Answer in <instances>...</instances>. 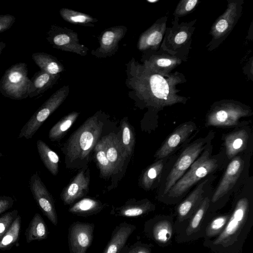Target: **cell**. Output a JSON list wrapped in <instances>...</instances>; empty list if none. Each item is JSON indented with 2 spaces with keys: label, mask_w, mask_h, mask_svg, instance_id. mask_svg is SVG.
Wrapping results in <instances>:
<instances>
[{
  "label": "cell",
  "mask_w": 253,
  "mask_h": 253,
  "mask_svg": "<svg viewBox=\"0 0 253 253\" xmlns=\"http://www.w3.org/2000/svg\"><path fill=\"white\" fill-rule=\"evenodd\" d=\"M28 72L25 63L19 62L11 66L0 79L1 94L13 100H22L29 97L31 80Z\"/></svg>",
  "instance_id": "3"
},
{
  "label": "cell",
  "mask_w": 253,
  "mask_h": 253,
  "mask_svg": "<svg viewBox=\"0 0 253 253\" xmlns=\"http://www.w3.org/2000/svg\"><path fill=\"white\" fill-rule=\"evenodd\" d=\"M29 186L34 199L43 214L52 224L57 226L58 217L54 199L37 171L31 175Z\"/></svg>",
  "instance_id": "7"
},
{
  "label": "cell",
  "mask_w": 253,
  "mask_h": 253,
  "mask_svg": "<svg viewBox=\"0 0 253 253\" xmlns=\"http://www.w3.org/2000/svg\"><path fill=\"white\" fill-rule=\"evenodd\" d=\"M164 168V162L159 160L148 167L139 179L140 186L145 190L150 189L158 178Z\"/></svg>",
  "instance_id": "29"
},
{
  "label": "cell",
  "mask_w": 253,
  "mask_h": 253,
  "mask_svg": "<svg viewBox=\"0 0 253 253\" xmlns=\"http://www.w3.org/2000/svg\"><path fill=\"white\" fill-rule=\"evenodd\" d=\"M3 156V154L0 152V158Z\"/></svg>",
  "instance_id": "44"
},
{
  "label": "cell",
  "mask_w": 253,
  "mask_h": 253,
  "mask_svg": "<svg viewBox=\"0 0 253 253\" xmlns=\"http://www.w3.org/2000/svg\"><path fill=\"white\" fill-rule=\"evenodd\" d=\"M243 168L244 162L240 157H235L230 162L212 197V202L218 201L233 187Z\"/></svg>",
  "instance_id": "14"
},
{
  "label": "cell",
  "mask_w": 253,
  "mask_h": 253,
  "mask_svg": "<svg viewBox=\"0 0 253 253\" xmlns=\"http://www.w3.org/2000/svg\"><path fill=\"white\" fill-rule=\"evenodd\" d=\"M32 58L36 65L43 71L51 75H57L63 70V65L52 55L44 52H35Z\"/></svg>",
  "instance_id": "24"
},
{
  "label": "cell",
  "mask_w": 253,
  "mask_h": 253,
  "mask_svg": "<svg viewBox=\"0 0 253 253\" xmlns=\"http://www.w3.org/2000/svg\"><path fill=\"white\" fill-rule=\"evenodd\" d=\"M106 205L98 200L86 197L75 203L68 210V211L79 216L87 217L96 214L101 211Z\"/></svg>",
  "instance_id": "19"
},
{
  "label": "cell",
  "mask_w": 253,
  "mask_h": 253,
  "mask_svg": "<svg viewBox=\"0 0 253 253\" xmlns=\"http://www.w3.org/2000/svg\"><path fill=\"white\" fill-rule=\"evenodd\" d=\"M181 2L182 5H180L177 12L180 15H183L192 10L195 7L198 0H189L181 1Z\"/></svg>",
  "instance_id": "39"
},
{
  "label": "cell",
  "mask_w": 253,
  "mask_h": 253,
  "mask_svg": "<svg viewBox=\"0 0 253 253\" xmlns=\"http://www.w3.org/2000/svg\"><path fill=\"white\" fill-rule=\"evenodd\" d=\"M136 227L126 221L117 225L102 253H119Z\"/></svg>",
  "instance_id": "16"
},
{
  "label": "cell",
  "mask_w": 253,
  "mask_h": 253,
  "mask_svg": "<svg viewBox=\"0 0 253 253\" xmlns=\"http://www.w3.org/2000/svg\"><path fill=\"white\" fill-rule=\"evenodd\" d=\"M103 126V123L94 115L71 134L61 148L67 168L82 169L88 167L90 154L99 140Z\"/></svg>",
  "instance_id": "1"
},
{
  "label": "cell",
  "mask_w": 253,
  "mask_h": 253,
  "mask_svg": "<svg viewBox=\"0 0 253 253\" xmlns=\"http://www.w3.org/2000/svg\"><path fill=\"white\" fill-rule=\"evenodd\" d=\"M210 200L208 197L203 199L196 212L191 218L186 229V234L190 235L196 232L199 229L210 205Z\"/></svg>",
  "instance_id": "31"
},
{
  "label": "cell",
  "mask_w": 253,
  "mask_h": 253,
  "mask_svg": "<svg viewBox=\"0 0 253 253\" xmlns=\"http://www.w3.org/2000/svg\"><path fill=\"white\" fill-rule=\"evenodd\" d=\"M6 43L2 41H0V55H1L3 49L5 47Z\"/></svg>",
  "instance_id": "43"
},
{
  "label": "cell",
  "mask_w": 253,
  "mask_h": 253,
  "mask_svg": "<svg viewBox=\"0 0 253 253\" xmlns=\"http://www.w3.org/2000/svg\"><path fill=\"white\" fill-rule=\"evenodd\" d=\"M125 32L124 28H112L105 31L102 35L99 52L101 55H107L112 52L119 41L123 37Z\"/></svg>",
  "instance_id": "23"
},
{
  "label": "cell",
  "mask_w": 253,
  "mask_h": 253,
  "mask_svg": "<svg viewBox=\"0 0 253 253\" xmlns=\"http://www.w3.org/2000/svg\"><path fill=\"white\" fill-rule=\"evenodd\" d=\"M94 227L92 223L79 221L70 225L68 233L70 253H86L93 240Z\"/></svg>",
  "instance_id": "8"
},
{
  "label": "cell",
  "mask_w": 253,
  "mask_h": 253,
  "mask_svg": "<svg viewBox=\"0 0 253 253\" xmlns=\"http://www.w3.org/2000/svg\"><path fill=\"white\" fill-rule=\"evenodd\" d=\"M101 138L106 157L113 169L114 174L121 171L127 157L120 138L115 133H110Z\"/></svg>",
  "instance_id": "13"
},
{
  "label": "cell",
  "mask_w": 253,
  "mask_h": 253,
  "mask_svg": "<svg viewBox=\"0 0 253 253\" xmlns=\"http://www.w3.org/2000/svg\"><path fill=\"white\" fill-rule=\"evenodd\" d=\"M187 34L185 31L178 33L174 38V42L176 44H181L185 42L187 39Z\"/></svg>",
  "instance_id": "42"
},
{
  "label": "cell",
  "mask_w": 253,
  "mask_h": 253,
  "mask_svg": "<svg viewBox=\"0 0 253 253\" xmlns=\"http://www.w3.org/2000/svg\"><path fill=\"white\" fill-rule=\"evenodd\" d=\"M59 75H51L43 71L36 72L30 79V98L39 96L56 84Z\"/></svg>",
  "instance_id": "18"
},
{
  "label": "cell",
  "mask_w": 253,
  "mask_h": 253,
  "mask_svg": "<svg viewBox=\"0 0 253 253\" xmlns=\"http://www.w3.org/2000/svg\"><path fill=\"white\" fill-rule=\"evenodd\" d=\"M14 202L13 198L10 196H0V215L10 209Z\"/></svg>",
  "instance_id": "38"
},
{
  "label": "cell",
  "mask_w": 253,
  "mask_h": 253,
  "mask_svg": "<svg viewBox=\"0 0 253 253\" xmlns=\"http://www.w3.org/2000/svg\"><path fill=\"white\" fill-rule=\"evenodd\" d=\"M36 145L39 156L44 166L52 175H57L59 171L58 155L42 140H38Z\"/></svg>",
  "instance_id": "22"
},
{
  "label": "cell",
  "mask_w": 253,
  "mask_h": 253,
  "mask_svg": "<svg viewBox=\"0 0 253 253\" xmlns=\"http://www.w3.org/2000/svg\"><path fill=\"white\" fill-rule=\"evenodd\" d=\"M207 182V180L206 179L199 184L178 206L177 214L180 221H182L188 218L194 211L197 209L203 199L204 186Z\"/></svg>",
  "instance_id": "17"
},
{
  "label": "cell",
  "mask_w": 253,
  "mask_h": 253,
  "mask_svg": "<svg viewBox=\"0 0 253 253\" xmlns=\"http://www.w3.org/2000/svg\"><path fill=\"white\" fill-rule=\"evenodd\" d=\"M93 151L100 177L103 178H108L114 174L113 169L106 157L102 138L96 144Z\"/></svg>",
  "instance_id": "26"
},
{
  "label": "cell",
  "mask_w": 253,
  "mask_h": 253,
  "mask_svg": "<svg viewBox=\"0 0 253 253\" xmlns=\"http://www.w3.org/2000/svg\"><path fill=\"white\" fill-rule=\"evenodd\" d=\"M119 253H151L149 246L140 241L132 245H125Z\"/></svg>",
  "instance_id": "36"
},
{
  "label": "cell",
  "mask_w": 253,
  "mask_h": 253,
  "mask_svg": "<svg viewBox=\"0 0 253 253\" xmlns=\"http://www.w3.org/2000/svg\"><path fill=\"white\" fill-rule=\"evenodd\" d=\"M46 253L40 252V253Z\"/></svg>",
  "instance_id": "45"
},
{
  "label": "cell",
  "mask_w": 253,
  "mask_h": 253,
  "mask_svg": "<svg viewBox=\"0 0 253 253\" xmlns=\"http://www.w3.org/2000/svg\"><path fill=\"white\" fill-rule=\"evenodd\" d=\"M229 218L228 215H222L213 219L207 228V235L211 237L219 234L223 230Z\"/></svg>",
  "instance_id": "34"
},
{
  "label": "cell",
  "mask_w": 253,
  "mask_h": 253,
  "mask_svg": "<svg viewBox=\"0 0 253 253\" xmlns=\"http://www.w3.org/2000/svg\"><path fill=\"white\" fill-rule=\"evenodd\" d=\"M21 227V217L18 214L0 240V250L10 249L18 242Z\"/></svg>",
  "instance_id": "28"
},
{
  "label": "cell",
  "mask_w": 253,
  "mask_h": 253,
  "mask_svg": "<svg viewBox=\"0 0 253 253\" xmlns=\"http://www.w3.org/2000/svg\"><path fill=\"white\" fill-rule=\"evenodd\" d=\"M163 38L162 32L157 29H152L142 36L140 40L139 47L144 48L158 45Z\"/></svg>",
  "instance_id": "33"
},
{
  "label": "cell",
  "mask_w": 253,
  "mask_h": 253,
  "mask_svg": "<svg viewBox=\"0 0 253 253\" xmlns=\"http://www.w3.org/2000/svg\"><path fill=\"white\" fill-rule=\"evenodd\" d=\"M121 141L127 158L133 153L135 145L134 129L127 118H124L121 123Z\"/></svg>",
  "instance_id": "30"
},
{
  "label": "cell",
  "mask_w": 253,
  "mask_h": 253,
  "mask_svg": "<svg viewBox=\"0 0 253 253\" xmlns=\"http://www.w3.org/2000/svg\"><path fill=\"white\" fill-rule=\"evenodd\" d=\"M18 214V211L13 210L0 216V240Z\"/></svg>",
  "instance_id": "35"
},
{
  "label": "cell",
  "mask_w": 253,
  "mask_h": 253,
  "mask_svg": "<svg viewBox=\"0 0 253 253\" xmlns=\"http://www.w3.org/2000/svg\"><path fill=\"white\" fill-rule=\"evenodd\" d=\"M0 179H1V176L0 175Z\"/></svg>",
  "instance_id": "46"
},
{
  "label": "cell",
  "mask_w": 253,
  "mask_h": 253,
  "mask_svg": "<svg viewBox=\"0 0 253 253\" xmlns=\"http://www.w3.org/2000/svg\"><path fill=\"white\" fill-rule=\"evenodd\" d=\"M90 170L87 167L81 169L71 182L65 187L60 198L64 205H71L78 200L82 199L89 191Z\"/></svg>",
  "instance_id": "10"
},
{
  "label": "cell",
  "mask_w": 253,
  "mask_h": 253,
  "mask_svg": "<svg viewBox=\"0 0 253 253\" xmlns=\"http://www.w3.org/2000/svg\"><path fill=\"white\" fill-rule=\"evenodd\" d=\"M229 27V22L227 18H222L218 20L216 23L214 29L215 31L218 34H222L225 32Z\"/></svg>",
  "instance_id": "40"
},
{
  "label": "cell",
  "mask_w": 253,
  "mask_h": 253,
  "mask_svg": "<svg viewBox=\"0 0 253 253\" xmlns=\"http://www.w3.org/2000/svg\"><path fill=\"white\" fill-rule=\"evenodd\" d=\"M196 128L195 124L191 122L180 125L167 138L155 157L159 160L168 156L191 135Z\"/></svg>",
  "instance_id": "12"
},
{
  "label": "cell",
  "mask_w": 253,
  "mask_h": 253,
  "mask_svg": "<svg viewBox=\"0 0 253 253\" xmlns=\"http://www.w3.org/2000/svg\"><path fill=\"white\" fill-rule=\"evenodd\" d=\"M205 139L201 138L188 146L180 154L170 171L165 183L164 194H167L174 184L184 174L204 151Z\"/></svg>",
  "instance_id": "6"
},
{
  "label": "cell",
  "mask_w": 253,
  "mask_h": 253,
  "mask_svg": "<svg viewBox=\"0 0 253 253\" xmlns=\"http://www.w3.org/2000/svg\"><path fill=\"white\" fill-rule=\"evenodd\" d=\"M15 20V17L12 15H0V33L9 29Z\"/></svg>",
  "instance_id": "37"
},
{
  "label": "cell",
  "mask_w": 253,
  "mask_h": 253,
  "mask_svg": "<svg viewBox=\"0 0 253 253\" xmlns=\"http://www.w3.org/2000/svg\"><path fill=\"white\" fill-rule=\"evenodd\" d=\"M248 210V200L246 198L240 199L224 229L214 241L213 245L225 247L232 245L236 241L246 221Z\"/></svg>",
  "instance_id": "5"
},
{
  "label": "cell",
  "mask_w": 253,
  "mask_h": 253,
  "mask_svg": "<svg viewBox=\"0 0 253 253\" xmlns=\"http://www.w3.org/2000/svg\"><path fill=\"white\" fill-rule=\"evenodd\" d=\"M154 208L153 204L147 199L138 201L131 199L121 207H112L110 214L115 216L136 217L148 213Z\"/></svg>",
  "instance_id": "15"
},
{
  "label": "cell",
  "mask_w": 253,
  "mask_h": 253,
  "mask_svg": "<svg viewBox=\"0 0 253 253\" xmlns=\"http://www.w3.org/2000/svg\"><path fill=\"white\" fill-rule=\"evenodd\" d=\"M248 132L239 129L227 134L224 139L226 154L229 159H232L247 147L249 139Z\"/></svg>",
  "instance_id": "20"
},
{
  "label": "cell",
  "mask_w": 253,
  "mask_h": 253,
  "mask_svg": "<svg viewBox=\"0 0 253 253\" xmlns=\"http://www.w3.org/2000/svg\"><path fill=\"white\" fill-rule=\"evenodd\" d=\"M60 14L65 20L73 24L85 25L96 21L89 15L67 8L61 9Z\"/></svg>",
  "instance_id": "32"
},
{
  "label": "cell",
  "mask_w": 253,
  "mask_h": 253,
  "mask_svg": "<svg viewBox=\"0 0 253 253\" xmlns=\"http://www.w3.org/2000/svg\"><path fill=\"white\" fill-rule=\"evenodd\" d=\"M156 64L160 67L167 68L170 67L173 64V61L168 58H162L157 59Z\"/></svg>",
  "instance_id": "41"
},
{
  "label": "cell",
  "mask_w": 253,
  "mask_h": 253,
  "mask_svg": "<svg viewBox=\"0 0 253 253\" xmlns=\"http://www.w3.org/2000/svg\"><path fill=\"white\" fill-rule=\"evenodd\" d=\"M218 165L217 159L211 156L210 148L204 150L167 194L174 198L182 196L198 181L214 171Z\"/></svg>",
  "instance_id": "2"
},
{
  "label": "cell",
  "mask_w": 253,
  "mask_h": 253,
  "mask_svg": "<svg viewBox=\"0 0 253 253\" xmlns=\"http://www.w3.org/2000/svg\"><path fill=\"white\" fill-rule=\"evenodd\" d=\"M69 86H63L53 93L35 112L23 126L18 138H31L46 119L64 102L68 96Z\"/></svg>",
  "instance_id": "4"
},
{
  "label": "cell",
  "mask_w": 253,
  "mask_h": 253,
  "mask_svg": "<svg viewBox=\"0 0 253 253\" xmlns=\"http://www.w3.org/2000/svg\"><path fill=\"white\" fill-rule=\"evenodd\" d=\"M46 39L54 48L62 50L85 55L88 50L79 43L76 33L66 28L52 25L47 32Z\"/></svg>",
  "instance_id": "9"
},
{
  "label": "cell",
  "mask_w": 253,
  "mask_h": 253,
  "mask_svg": "<svg viewBox=\"0 0 253 253\" xmlns=\"http://www.w3.org/2000/svg\"><path fill=\"white\" fill-rule=\"evenodd\" d=\"M26 242L42 241L48 237V231L41 215L36 213L33 216L25 232Z\"/></svg>",
  "instance_id": "21"
},
{
  "label": "cell",
  "mask_w": 253,
  "mask_h": 253,
  "mask_svg": "<svg viewBox=\"0 0 253 253\" xmlns=\"http://www.w3.org/2000/svg\"><path fill=\"white\" fill-rule=\"evenodd\" d=\"M248 112L238 106L227 105L212 111L208 116L207 125L213 126H230L237 125L240 118Z\"/></svg>",
  "instance_id": "11"
},
{
  "label": "cell",
  "mask_w": 253,
  "mask_h": 253,
  "mask_svg": "<svg viewBox=\"0 0 253 253\" xmlns=\"http://www.w3.org/2000/svg\"><path fill=\"white\" fill-rule=\"evenodd\" d=\"M79 115V112L74 111L63 117L49 130V139L51 141L61 139L76 121Z\"/></svg>",
  "instance_id": "25"
},
{
  "label": "cell",
  "mask_w": 253,
  "mask_h": 253,
  "mask_svg": "<svg viewBox=\"0 0 253 253\" xmlns=\"http://www.w3.org/2000/svg\"><path fill=\"white\" fill-rule=\"evenodd\" d=\"M145 231L151 234L156 241L164 244L170 239L172 233L171 224L167 220L157 222L151 227L145 226Z\"/></svg>",
  "instance_id": "27"
}]
</instances>
